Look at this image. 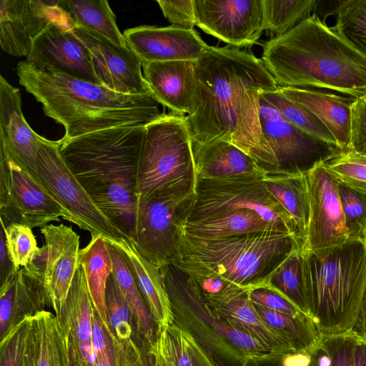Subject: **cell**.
I'll use <instances>...</instances> for the list:
<instances>
[{
  "mask_svg": "<svg viewBox=\"0 0 366 366\" xmlns=\"http://www.w3.org/2000/svg\"><path fill=\"white\" fill-rule=\"evenodd\" d=\"M251 288L234 285L222 293L204 299L217 317L256 338L285 357L298 352L292 338L269 326L249 297Z\"/></svg>",
  "mask_w": 366,
  "mask_h": 366,
  "instance_id": "obj_20",
  "label": "cell"
},
{
  "mask_svg": "<svg viewBox=\"0 0 366 366\" xmlns=\"http://www.w3.org/2000/svg\"><path fill=\"white\" fill-rule=\"evenodd\" d=\"M351 331L360 337L366 338V284L361 300L358 316Z\"/></svg>",
  "mask_w": 366,
  "mask_h": 366,
  "instance_id": "obj_55",
  "label": "cell"
},
{
  "mask_svg": "<svg viewBox=\"0 0 366 366\" xmlns=\"http://www.w3.org/2000/svg\"><path fill=\"white\" fill-rule=\"evenodd\" d=\"M31 316L11 328L0 342V366H21Z\"/></svg>",
  "mask_w": 366,
  "mask_h": 366,
  "instance_id": "obj_45",
  "label": "cell"
},
{
  "mask_svg": "<svg viewBox=\"0 0 366 366\" xmlns=\"http://www.w3.org/2000/svg\"><path fill=\"white\" fill-rule=\"evenodd\" d=\"M310 219L305 242L300 252L317 254L340 247L349 240L336 179L322 163L305 173Z\"/></svg>",
  "mask_w": 366,
  "mask_h": 366,
  "instance_id": "obj_13",
  "label": "cell"
},
{
  "mask_svg": "<svg viewBox=\"0 0 366 366\" xmlns=\"http://www.w3.org/2000/svg\"><path fill=\"white\" fill-rule=\"evenodd\" d=\"M309 317L320 335L351 331L366 284V243L349 239L317 254L300 252Z\"/></svg>",
  "mask_w": 366,
  "mask_h": 366,
  "instance_id": "obj_5",
  "label": "cell"
},
{
  "mask_svg": "<svg viewBox=\"0 0 366 366\" xmlns=\"http://www.w3.org/2000/svg\"><path fill=\"white\" fill-rule=\"evenodd\" d=\"M347 151L366 155V99L365 97L355 99L351 107L350 144Z\"/></svg>",
  "mask_w": 366,
  "mask_h": 366,
  "instance_id": "obj_48",
  "label": "cell"
},
{
  "mask_svg": "<svg viewBox=\"0 0 366 366\" xmlns=\"http://www.w3.org/2000/svg\"><path fill=\"white\" fill-rule=\"evenodd\" d=\"M279 366H282L280 363Z\"/></svg>",
  "mask_w": 366,
  "mask_h": 366,
  "instance_id": "obj_61",
  "label": "cell"
},
{
  "mask_svg": "<svg viewBox=\"0 0 366 366\" xmlns=\"http://www.w3.org/2000/svg\"><path fill=\"white\" fill-rule=\"evenodd\" d=\"M364 241L366 243V231H365V234H364Z\"/></svg>",
  "mask_w": 366,
  "mask_h": 366,
  "instance_id": "obj_60",
  "label": "cell"
},
{
  "mask_svg": "<svg viewBox=\"0 0 366 366\" xmlns=\"http://www.w3.org/2000/svg\"><path fill=\"white\" fill-rule=\"evenodd\" d=\"M129 47L142 64L169 61H197L209 47L194 29L177 26L143 25L124 31Z\"/></svg>",
  "mask_w": 366,
  "mask_h": 366,
  "instance_id": "obj_19",
  "label": "cell"
},
{
  "mask_svg": "<svg viewBox=\"0 0 366 366\" xmlns=\"http://www.w3.org/2000/svg\"><path fill=\"white\" fill-rule=\"evenodd\" d=\"M262 179H197L195 194L183 221H197L229 211L249 209L298 239L294 220L266 189Z\"/></svg>",
  "mask_w": 366,
  "mask_h": 366,
  "instance_id": "obj_8",
  "label": "cell"
},
{
  "mask_svg": "<svg viewBox=\"0 0 366 366\" xmlns=\"http://www.w3.org/2000/svg\"><path fill=\"white\" fill-rule=\"evenodd\" d=\"M19 84L61 124L65 139L121 126L146 125L159 118L161 105L152 95L124 94L88 81L41 71L26 61L16 66Z\"/></svg>",
  "mask_w": 366,
  "mask_h": 366,
  "instance_id": "obj_4",
  "label": "cell"
},
{
  "mask_svg": "<svg viewBox=\"0 0 366 366\" xmlns=\"http://www.w3.org/2000/svg\"><path fill=\"white\" fill-rule=\"evenodd\" d=\"M40 232L45 244L36 249L32 260L41 272L48 303L58 316L79 264V236L63 224H46Z\"/></svg>",
  "mask_w": 366,
  "mask_h": 366,
  "instance_id": "obj_15",
  "label": "cell"
},
{
  "mask_svg": "<svg viewBox=\"0 0 366 366\" xmlns=\"http://www.w3.org/2000/svg\"><path fill=\"white\" fill-rule=\"evenodd\" d=\"M72 26L58 21L50 23L33 42L25 61L41 71L101 84L94 74L89 51L75 35Z\"/></svg>",
  "mask_w": 366,
  "mask_h": 366,
  "instance_id": "obj_16",
  "label": "cell"
},
{
  "mask_svg": "<svg viewBox=\"0 0 366 366\" xmlns=\"http://www.w3.org/2000/svg\"><path fill=\"white\" fill-rule=\"evenodd\" d=\"M31 316L21 366H38V339Z\"/></svg>",
  "mask_w": 366,
  "mask_h": 366,
  "instance_id": "obj_52",
  "label": "cell"
},
{
  "mask_svg": "<svg viewBox=\"0 0 366 366\" xmlns=\"http://www.w3.org/2000/svg\"><path fill=\"white\" fill-rule=\"evenodd\" d=\"M364 97H365V99H366V95H365Z\"/></svg>",
  "mask_w": 366,
  "mask_h": 366,
  "instance_id": "obj_62",
  "label": "cell"
},
{
  "mask_svg": "<svg viewBox=\"0 0 366 366\" xmlns=\"http://www.w3.org/2000/svg\"><path fill=\"white\" fill-rule=\"evenodd\" d=\"M333 28L366 56V0L339 1Z\"/></svg>",
  "mask_w": 366,
  "mask_h": 366,
  "instance_id": "obj_39",
  "label": "cell"
},
{
  "mask_svg": "<svg viewBox=\"0 0 366 366\" xmlns=\"http://www.w3.org/2000/svg\"><path fill=\"white\" fill-rule=\"evenodd\" d=\"M143 76L154 98L172 113L188 115L195 92V61H169L142 64Z\"/></svg>",
  "mask_w": 366,
  "mask_h": 366,
  "instance_id": "obj_21",
  "label": "cell"
},
{
  "mask_svg": "<svg viewBox=\"0 0 366 366\" xmlns=\"http://www.w3.org/2000/svg\"><path fill=\"white\" fill-rule=\"evenodd\" d=\"M165 19L172 25L187 29L197 26L194 0H157Z\"/></svg>",
  "mask_w": 366,
  "mask_h": 366,
  "instance_id": "obj_49",
  "label": "cell"
},
{
  "mask_svg": "<svg viewBox=\"0 0 366 366\" xmlns=\"http://www.w3.org/2000/svg\"><path fill=\"white\" fill-rule=\"evenodd\" d=\"M262 49L261 60L278 87L366 95V56L315 14Z\"/></svg>",
  "mask_w": 366,
  "mask_h": 366,
  "instance_id": "obj_2",
  "label": "cell"
},
{
  "mask_svg": "<svg viewBox=\"0 0 366 366\" xmlns=\"http://www.w3.org/2000/svg\"><path fill=\"white\" fill-rule=\"evenodd\" d=\"M107 244L112 261V273L132 313L136 332L142 341L152 347L157 340V330L149 310L122 256L116 247Z\"/></svg>",
  "mask_w": 366,
  "mask_h": 366,
  "instance_id": "obj_30",
  "label": "cell"
},
{
  "mask_svg": "<svg viewBox=\"0 0 366 366\" xmlns=\"http://www.w3.org/2000/svg\"><path fill=\"white\" fill-rule=\"evenodd\" d=\"M278 90L313 113L333 135L342 152L347 150L351 107L355 99L312 88L278 87Z\"/></svg>",
  "mask_w": 366,
  "mask_h": 366,
  "instance_id": "obj_26",
  "label": "cell"
},
{
  "mask_svg": "<svg viewBox=\"0 0 366 366\" xmlns=\"http://www.w3.org/2000/svg\"><path fill=\"white\" fill-rule=\"evenodd\" d=\"M38 339V366H66L59 323L55 315L44 310L31 316Z\"/></svg>",
  "mask_w": 366,
  "mask_h": 366,
  "instance_id": "obj_36",
  "label": "cell"
},
{
  "mask_svg": "<svg viewBox=\"0 0 366 366\" xmlns=\"http://www.w3.org/2000/svg\"><path fill=\"white\" fill-rule=\"evenodd\" d=\"M79 263L83 267L94 307L110 335L105 292L113 267L108 244L102 235L92 236L87 246L80 249Z\"/></svg>",
  "mask_w": 366,
  "mask_h": 366,
  "instance_id": "obj_29",
  "label": "cell"
},
{
  "mask_svg": "<svg viewBox=\"0 0 366 366\" xmlns=\"http://www.w3.org/2000/svg\"><path fill=\"white\" fill-rule=\"evenodd\" d=\"M117 249L127 264L147 304L157 334L174 324V314L160 268L142 257L131 238L105 239Z\"/></svg>",
  "mask_w": 366,
  "mask_h": 366,
  "instance_id": "obj_23",
  "label": "cell"
},
{
  "mask_svg": "<svg viewBox=\"0 0 366 366\" xmlns=\"http://www.w3.org/2000/svg\"><path fill=\"white\" fill-rule=\"evenodd\" d=\"M17 273L0 287V337L1 340L11 329L14 311Z\"/></svg>",
  "mask_w": 366,
  "mask_h": 366,
  "instance_id": "obj_50",
  "label": "cell"
},
{
  "mask_svg": "<svg viewBox=\"0 0 366 366\" xmlns=\"http://www.w3.org/2000/svg\"><path fill=\"white\" fill-rule=\"evenodd\" d=\"M59 3L73 24L95 31L119 46H128L107 0H59Z\"/></svg>",
  "mask_w": 366,
  "mask_h": 366,
  "instance_id": "obj_31",
  "label": "cell"
},
{
  "mask_svg": "<svg viewBox=\"0 0 366 366\" xmlns=\"http://www.w3.org/2000/svg\"><path fill=\"white\" fill-rule=\"evenodd\" d=\"M152 348L156 355L157 366H172L171 363L156 342Z\"/></svg>",
  "mask_w": 366,
  "mask_h": 366,
  "instance_id": "obj_59",
  "label": "cell"
},
{
  "mask_svg": "<svg viewBox=\"0 0 366 366\" xmlns=\"http://www.w3.org/2000/svg\"><path fill=\"white\" fill-rule=\"evenodd\" d=\"M115 352L113 342H112L106 350L99 356L95 358L93 366H115Z\"/></svg>",
  "mask_w": 366,
  "mask_h": 366,
  "instance_id": "obj_58",
  "label": "cell"
},
{
  "mask_svg": "<svg viewBox=\"0 0 366 366\" xmlns=\"http://www.w3.org/2000/svg\"><path fill=\"white\" fill-rule=\"evenodd\" d=\"M197 183L186 116L164 113L146 124L137 172L138 199L194 195Z\"/></svg>",
  "mask_w": 366,
  "mask_h": 366,
  "instance_id": "obj_7",
  "label": "cell"
},
{
  "mask_svg": "<svg viewBox=\"0 0 366 366\" xmlns=\"http://www.w3.org/2000/svg\"><path fill=\"white\" fill-rule=\"evenodd\" d=\"M322 164L337 181L366 194V155L342 152Z\"/></svg>",
  "mask_w": 366,
  "mask_h": 366,
  "instance_id": "obj_41",
  "label": "cell"
},
{
  "mask_svg": "<svg viewBox=\"0 0 366 366\" xmlns=\"http://www.w3.org/2000/svg\"><path fill=\"white\" fill-rule=\"evenodd\" d=\"M254 305L259 315L269 326L292 338L298 352H308L320 338L321 335L310 319L295 318L285 313Z\"/></svg>",
  "mask_w": 366,
  "mask_h": 366,
  "instance_id": "obj_38",
  "label": "cell"
},
{
  "mask_svg": "<svg viewBox=\"0 0 366 366\" xmlns=\"http://www.w3.org/2000/svg\"><path fill=\"white\" fill-rule=\"evenodd\" d=\"M310 355L308 352H296L290 353L280 360L282 366H309Z\"/></svg>",
  "mask_w": 366,
  "mask_h": 366,
  "instance_id": "obj_56",
  "label": "cell"
},
{
  "mask_svg": "<svg viewBox=\"0 0 366 366\" xmlns=\"http://www.w3.org/2000/svg\"><path fill=\"white\" fill-rule=\"evenodd\" d=\"M197 26L234 48L249 46L264 27L262 0H194Z\"/></svg>",
  "mask_w": 366,
  "mask_h": 366,
  "instance_id": "obj_14",
  "label": "cell"
},
{
  "mask_svg": "<svg viewBox=\"0 0 366 366\" xmlns=\"http://www.w3.org/2000/svg\"><path fill=\"white\" fill-rule=\"evenodd\" d=\"M262 181L294 220L302 250L310 219V198L305 174H267Z\"/></svg>",
  "mask_w": 366,
  "mask_h": 366,
  "instance_id": "obj_28",
  "label": "cell"
},
{
  "mask_svg": "<svg viewBox=\"0 0 366 366\" xmlns=\"http://www.w3.org/2000/svg\"><path fill=\"white\" fill-rule=\"evenodd\" d=\"M145 125L121 126L59 139V153L97 207L129 237Z\"/></svg>",
  "mask_w": 366,
  "mask_h": 366,
  "instance_id": "obj_3",
  "label": "cell"
},
{
  "mask_svg": "<svg viewBox=\"0 0 366 366\" xmlns=\"http://www.w3.org/2000/svg\"><path fill=\"white\" fill-rule=\"evenodd\" d=\"M71 29L89 49L94 74L102 85L124 94L150 93L142 63L129 46H119L79 25L73 24Z\"/></svg>",
  "mask_w": 366,
  "mask_h": 366,
  "instance_id": "obj_17",
  "label": "cell"
},
{
  "mask_svg": "<svg viewBox=\"0 0 366 366\" xmlns=\"http://www.w3.org/2000/svg\"><path fill=\"white\" fill-rule=\"evenodd\" d=\"M262 131L277 164V174H305L342 152L336 145L317 139L290 123L259 94Z\"/></svg>",
  "mask_w": 366,
  "mask_h": 366,
  "instance_id": "obj_12",
  "label": "cell"
},
{
  "mask_svg": "<svg viewBox=\"0 0 366 366\" xmlns=\"http://www.w3.org/2000/svg\"><path fill=\"white\" fill-rule=\"evenodd\" d=\"M260 95L294 126L317 139L337 146L333 135L313 113L287 98L278 89L262 92Z\"/></svg>",
  "mask_w": 366,
  "mask_h": 366,
  "instance_id": "obj_35",
  "label": "cell"
},
{
  "mask_svg": "<svg viewBox=\"0 0 366 366\" xmlns=\"http://www.w3.org/2000/svg\"><path fill=\"white\" fill-rule=\"evenodd\" d=\"M277 89L260 59L237 48L209 46L195 61L193 108L186 115L192 140L230 142L267 174H277L259 113L260 93Z\"/></svg>",
  "mask_w": 366,
  "mask_h": 366,
  "instance_id": "obj_1",
  "label": "cell"
},
{
  "mask_svg": "<svg viewBox=\"0 0 366 366\" xmlns=\"http://www.w3.org/2000/svg\"><path fill=\"white\" fill-rule=\"evenodd\" d=\"M192 304L197 311L209 317V322L216 332L238 348L246 360L261 362L282 359L283 356L275 352L256 338L217 317L199 292H194L192 297Z\"/></svg>",
  "mask_w": 366,
  "mask_h": 366,
  "instance_id": "obj_32",
  "label": "cell"
},
{
  "mask_svg": "<svg viewBox=\"0 0 366 366\" xmlns=\"http://www.w3.org/2000/svg\"><path fill=\"white\" fill-rule=\"evenodd\" d=\"M115 352V366H157L156 355L146 342L137 343L134 339L127 342L112 341Z\"/></svg>",
  "mask_w": 366,
  "mask_h": 366,
  "instance_id": "obj_46",
  "label": "cell"
},
{
  "mask_svg": "<svg viewBox=\"0 0 366 366\" xmlns=\"http://www.w3.org/2000/svg\"><path fill=\"white\" fill-rule=\"evenodd\" d=\"M337 185L349 239L364 240L366 194L338 181Z\"/></svg>",
  "mask_w": 366,
  "mask_h": 366,
  "instance_id": "obj_42",
  "label": "cell"
},
{
  "mask_svg": "<svg viewBox=\"0 0 366 366\" xmlns=\"http://www.w3.org/2000/svg\"><path fill=\"white\" fill-rule=\"evenodd\" d=\"M194 195H154L139 199L131 237L139 253L156 266L177 264L179 224Z\"/></svg>",
  "mask_w": 366,
  "mask_h": 366,
  "instance_id": "obj_11",
  "label": "cell"
},
{
  "mask_svg": "<svg viewBox=\"0 0 366 366\" xmlns=\"http://www.w3.org/2000/svg\"><path fill=\"white\" fill-rule=\"evenodd\" d=\"M199 179H262L267 174L250 156L236 145L224 141L201 144L192 140Z\"/></svg>",
  "mask_w": 366,
  "mask_h": 366,
  "instance_id": "obj_24",
  "label": "cell"
},
{
  "mask_svg": "<svg viewBox=\"0 0 366 366\" xmlns=\"http://www.w3.org/2000/svg\"><path fill=\"white\" fill-rule=\"evenodd\" d=\"M354 366H366V338L359 336L353 352Z\"/></svg>",
  "mask_w": 366,
  "mask_h": 366,
  "instance_id": "obj_57",
  "label": "cell"
},
{
  "mask_svg": "<svg viewBox=\"0 0 366 366\" xmlns=\"http://www.w3.org/2000/svg\"><path fill=\"white\" fill-rule=\"evenodd\" d=\"M4 228L6 242L11 259L17 269L26 266L39 248L29 227L14 223Z\"/></svg>",
  "mask_w": 366,
  "mask_h": 366,
  "instance_id": "obj_43",
  "label": "cell"
},
{
  "mask_svg": "<svg viewBox=\"0 0 366 366\" xmlns=\"http://www.w3.org/2000/svg\"><path fill=\"white\" fill-rule=\"evenodd\" d=\"M19 269H17L10 257L8 251L4 228L1 224L0 231V282L2 285L7 280L15 275Z\"/></svg>",
  "mask_w": 366,
  "mask_h": 366,
  "instance_id": "obj_51",
  "label": "cell"
},
{
  "mask_svg": "<svg viewBox=\"0 0 366 366\" xmlns=\"http://www.w3.org/2000/svg\"><path fill=\"white\" fill-rule=\"evenodd\" d=\"M359 337L352 331L338 335H321L308 351L309 366H354L353 352Z\"/></svg>",
  "mask_w": 366,
  "mask_h": 366,
  "instance_id": "obj_37",
  "label": "cell"
},
{
  "mask_svg": "<svg viewBox=\"0 0 366 366\" xmlns=\"http://www.w3.org/2000/svg\"><path fill=\"white\" fill-rule=\"evenodd\" d=\"M179 227L182 233L201 239H221L264 231L284 232L249 209L229 211L197 221H182Z\"/></svg>",
  "mask_w": 366,
  "mask_h": 366,
  "instance_id": "obj_27",
  "label": "cell"
},
{
  "mask_svg": "<svg viewBox=\"0 0 366 366\" xmlns=\"http://www.w3.org/2000/svg\"><path fill=\"white\" fill-rule=\"evenodd\" d=\"M61 342L64 350L66 366H81L73 342L61 324L58 320Z\"/></svg>",
  "mask_w": 366,
  "mask_h": 366,
  "instance_id": "obj_54",
  "label": "cell"
},
{
  "mask_svg": "<svg viewBox=\"0 0 366 366\" xmlns=\"http://www.w3.org/2000/svg\"><path fill=\"white\" fill-rule=\"evenodd\" d=\"M249 294L254 304L285 313L295 318L310 319L287 298L269 287L262 285L252 287L249 290Z\"/></svg>",
  "mask_w": 366,
  "mask_h": 366,
  "instance_id": "obj_47",
  "label": "cell"
},
{
  "mask_svg": "<svg viewBox=\"0 0 366 366\" xmlns=\"http://www.w3.org/2000/svg\"><path fill=\"white\" fill-rule=\"evenodd\" d=\"M54 21L73 24L59 1L1 0L2 50L14 56H26L34 40Z\"/></svg>",
  "mask_w": 366,
  "mask_h": 366,
  "instance_id": "obj_18",
  "label": "cell"
},
{
  "mask_svg": "<svg viewBox=\"0 0 366 366\" xmlns=\"http://www.w3.org/2000/svg\"><path fill=\"white\" fill-rule=\"evenodd\" d=\"M94 307L82 266L79 263L57 320L69 333L81 366H93L92 317Z\"/></svg>",
  "mask_w": 366,
  "mask_h": 366,
  "instance_id": "obj_25",
  "label": "cell"
},
{
  "mask_svg": "<svg viewBox=\"0 0 366 366\" xmlns=\"http://www.w3.org/2000/svg\"><path fill=\"white\" fill-rule=\"evenodd\" d=\"M105 306L112 341L133 339L132 315L113 273L107 282Z\"/></svg>",
  "mask_w": 366,
  "mask_h": 366,
  "instance_id": "obj_40",
  "label": "cell"
},
{
  "mask_svg": "<svg viewBox=\"0 0 366 366\" xmlns=\"http://www.w3.org/2000/svg\"><path fill=\"white\" fill-rule=\"evenodd\" d=\"M59 140L42 137L36 157L34 174L50 195L62 207L71 222L92 236L105 239L130 238L95 204L62 159Z\"/></svg>",
  "mask_w": 366,
  "mask_h": 366,
  "instance_id": "obj_9",
  "label": "cell"
},
{
  "mask_svg": "<svg viewBox=\"0 0 366 366\" xmlns=\"http://www.w3.org/2000/svg\"><path fill=\"white\" fill-rule=\"evenodd\" d=\"M262 285L280 292L309 316L300 249L292 252L269 274Z\"/></svg>",
  "mask_w": 366,
  "mask_h": 366,
  "instance_id": "obj_34",
  "label": "cell"
},
{
  "mask_svg": "<svg viewBox=\"0 0 366 366\" xmlns=\"http://www.w3.org/2000/svg\"><path fill=\"white\" fill-rule=\"evenodd\" d=\"M186 339L194 366H216L212 359L187 332H186Z\"/></svg>",
  "mask_w": 366,
  "mask_h": 366,
  "instance_id": "obj_53",
  "label": "cell"
},
{
  "mask_svg": "<svg viewBox=\"0 0 366 366\" xmlns=\"http://www.w3.org/2000/svg\"><path fill=\"white\" fill-rule=\"evenodd\" d=\"M69 221L62 207L38 179L22 166L0 142V220L5 227L14 223L30 228L49 222Z\"/></svg>",
  "mask_w": 366,
  "mask_h": 366,
  "instance_id": "obj_10",
  "label": "cell"
},
{
  "mask_svg": "<svg viewBox=\"0 0 366 366\" xmlns=\"http://www.w3.org/2000/svg\"><path fill=\"white\" fill-rule=\"evenodd\" d=\"M156 343L172 366H194L186 339V331L175 325L157 334Z\"/></svg>",
  "mask_w": 366,
  "mask_h": 366,
  "instance_id": "obj_44",
  "label": "cell"
},
{
  "mask_svg": "<svg viewBox=\"0 0 366 366\" xmlns=\"http://www.w3.org/2000/svg\"><path fill=\"white\" fill-rule=\"evenodd\" d=\"M297 249L301 250L297 237L285 232L264 231L221 239L196 238L181 232L176 265L187 273L212 274L252 288L262 285Z\"/></svg>",
  "mask_w": 366,
  "mask_h": 366,
  "instance_id": "obj_6",
  "label": "cell"
},
{
  "mask_svg": "<svg viewBox=\"0 0 366 366\" xmlns=\"http://www.w3.org/2000/svg\"><path fill=\"white\" fill-rule=\"evenodd\" d=\"M43 137L26 122L21 110L19 89L0 76V142L31 174Z\"/></svg>",
  "mask_w": 366,
  "mask_h": 366,
  "instance_id": "obj_22",
  "label": "cell"
},
{
  "mask_svg": "<svg viewBox=\"0 0 366 366\" xmlns=\"http://www.w3.org/2000/svg\"><path fill=\"white\" fill-rule=\"evenodd\" d=\"M315 0H262L264 30L277 38L309 18L317 8Z\"/></svg>",
  "mask_w": 366,
  "mask_h": 366,
  "instance_id": "obj_33",
  "label": "cell"
}]
</instances>
